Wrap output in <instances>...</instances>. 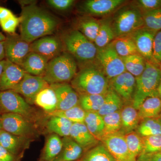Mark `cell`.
<instances>
[{"label": "cell", "instance_id": "f546056e", "mask_svg": "<svg viewBox=\"0 0 161 161\" xmlns=\"http://www.w3.org/2000/svg\"><path fill=\"white\" fill-rule=\"evenodd\" d=\"M100 21V26L98 35L94 42L98 49L103 48L115 39L109 19Z\"/></svg>", "mask_w": 161, "mask_h": 161}, {"label": "cell", "instance_id": "7a4b0ae2", "mask_svg": "<svg viewBox=\"0 0 161 161\" xmlns=\"http://www.w3.org/2000/svg\"><path fill=\"white\" fill-rule=\"evenodd\" d=\"M71 84L78 95H105L110 88L109 80L95 62L81 67Z\"/></svg>", "mask_w": 161, "mask_h": 161}, {"label": "cell", "instance_id": "816d5d0a", "mask_svg": "<svg viewBox=\"0 0 161 161\" xmlns=\"http://www.w3.org/2000/svg\"><path fill=\"white\" fill-rule=\"evenodd\" d=\"M158 97L161 99V79L158 88Z\"/></svg>", "mask_w": 161, "mask_h": 161}, {"label": "cell", "instance_id": "74e56055", "mask_svg": "<svg viewBox=\"0 0 161 161\" xmlns=\"http://www.w3.org/2000/svg\"><path fill=\"white\" fill-rule=\"evenodd\" d=\"M125 137L130 154L132 158L136 161L139 156L142 153V137L134 131L125 134Z\"/></svg>", "mask_w": 161, "mask_h": 161}, {"label": "cell", "instance_id": "c3c4849f", "mask_svg": "<svg viewBox=\"0 0 161 161\" xmlns=\"http://www.w3.org/2000/svg\"><path fill=\"white\" fill-rule=\"evenodd\" d=\"M14 15L11 10L0 6V23Z\"/></svg>", "mask_w": 161, "mask_h": 161}, {"label": "cell", "instance_id": "680465c9", "mask_svg": "<svg viewBox=\"0 0 161 161\" xmlns=\"http://www.w3.org/2000/svg\"><path fill=\"white\" fill-rule=\"evenodd\" d=\"M80 161L79 160V161Z\"/></svg>", "mask_w": 161, "mask_h": 161}, {"label": "cell", "instance_id": "5bb4252c", "mask_svg": "<svg viewBox=\"0 0 161 161\" xmlns=\"http://www.w3.org/2000/svg\"><path fill=\"white\" fill-rule=\"evenodd\" d=\"M157 33L143 26L129 36L135 43L138 53L147 61L154 64L153 57V46Z\"/></svg>", "mask_w": 161, "mask_h": 161}, {"label": "cell", "instance_id": "836d02e7", "mask_svg": "<svg viewBox=\"0 0 161 161\" xmlns=\"http://www.w3.org/2000/svg\"><path fill=\"white\" fill-rule=\"evenodd\" d=\"M105 95L83 94L79 95V105L86 112H98L104 101Z\"/></svg>", "mask_w": 161, "mask_h": 161}, {"label": "cell", "instance_id": "4fadbf2b", "mask_svg": "<svg viewBox=\"0 0 161 161\" xmlns=\"http://www.w3.org/2000/svg\"><path fill=\"white\" fill-rule=\"evenodd\" d=\"M101 142L116 161H136L127 146L125 135L119 132L104 136Z\"/></svg>", "mask_w": 161, "mask_h": 161}, {"label": "cell", "instance_id": "7c38bea8", "mask_svg": "<svg viewBox=\"0 0 161 161\" xmlns=\"http://www.w3.org/2000/svg\"><path fill=\"white\" fill-rule=\"evenodd\" d=\"M63 48L61 39L53 36L43 37L30 44L31 52L37 53L48 60L61 54Z\"/></svg>", "mask_w": 161, "mask_h": 161}, {"label": "cell", "instance_id": "60d3db41", "mask_svg": "<svg viewBox=\"0 0 161 161\" xmlns=\"http://www.w3.org/2000/svg\"><path fill=\"white\" fill-rule=\"evenodd\" d=\"M143 149L142 153L161 152V135L142 137Z\"/></svg>", "mask_w": 161, "mask_h": 161}, {"label": "cell", "instance_id": "9c48e42d", "mask_svg": "<svg viewBox=\"0 0 161 161\" xmlns=\"http://www.w3.org/2000/svg\"><path fill=\"white\" fill-rule=\"evenodd\" d=\"M0 104L5 113L19 114L25 118L32 113L31 107L27 102L12 90L0 92Z\"/></svg>", "mask_w": 161, "mask_h": 161}, {"label": "cell", "instance_id": "83f0119b", "mask_svg": "<svg viewBox=\"0 0 161 161\" xmlns=\"http://www.w3.org/2000/svg\"><path fill=\"white\" fill-rule=\"evenodd\" d=\"M63 147L62 139L57 134L50 135L47 140L45 147L39 161H52L61 152Z\"/></svg>", "mask_w": 161, "mask_h": 161}, {"label": "cell", "instance_id": "bcb514c9", "mask_svg": "<svg viewBox=\"0 0 161 161\" xmlns=\"http://www.w3.org/2000/svg\"><path fill=\"white\" fill-rule=\"evenodd\" d=\"M136 161H161V152L142 153L139 156Z\"/></svg>", "mask_w": 161, "mask_h": 161}, {"label": "cell", "instance_id": "277c9868", "mask_svg": "<svg viewBox=\"0 0 161 161\" xmlns=\"http://www.w3.org/2000/svg\"><path fill=\"white\" fill-rule=\"evenodd\" d=\"M64 48L81 66L95 61L98 48L78 30H72L61 38Z\"/></svg>", "mask_w": 161, "mask_h": 161}, {"label": "cell", "instance_id": "ffe728a7", "mask_svg": "<svg viewBox=\"0 0 161 161\" xmlns=\"http://www.w3.org/2000/svg\"><path fill=\"white\" fill-rule=\"evenodd\" d=\"M49 61L47 58L37 53L30 52L20 67L27 74L42 77Z\"/></svg>", "mask_w": 161, "mask_h": 161}, {"label": "cell", "instance_id": "1f68e13d", "mask_svg": "<svg viewBox=\"0 0 161 161\" xmlns=\"http://www.w3.org/2000/svg\"><path fill=\"white\" fill-rule=\"evenodd\" d=\"M126 71L135 78L140 76L146 68L147 60L139 53L122 58Z\"/></svg>", "mask_w": 161, "mask_h": 161}, {"label": "cell", "instance_id": "f35d334b", "mask_svg": "<svg viewBox=\"0 0 161 161\" xmlns=\"http://www.w3.org/2000/svg\"><path fill=\"white\" fill-rule=\"evenodd\" d=\"M104 123V136L120 132L121 129L120 110L103 116Z\"/></svg>", "mask_w": 161, "mask_h": 161}, {"label": "cell", "instance_id": "ab89813d", "mask_svg": "<svg viewBox=\"0 0 161 161\" xmlns=\"http://www.w3.org/2000/svg\"><path fill=\"white\" fill-rule=\"evenodd\" d=\"M142 14L145 27L156 32L161 30V8Z\"/></svg>", "mask_w": 161, "mask_h": 161}, {"label": "cell", "instance_id": "5b68a950", "mask_svg": "<svg viewBox=\"0 0 161 161\" xmlns=\"http://www.w3.org/2000/svg\"><path fill=\"white\" fill-rule=\"evenodd\" d=\"M161 79V70L159 66L147 61L145 70L136 78V86L132 105L135 108L138 110L147 98L158 97V88Z\"/></svg>", "mask_w": 161, "mask_h": 161}, {"label": "cell", "instance_id": "f1b7e54d", "mask_svg": "<svg viewBox=\"0 0 161 161\" xmlns=\"http://www.w3.org/2000/svg\"><path fill=\"white\" fill-rule=\"evenodd\" d=\"M84 123L92 135L101 142L104 129L103 117L97 112H86Z\"/></svg>", "mask_w": 161, "mask_h": 161}, {"label": "cell", "instance_id": "cb8c5ba5", "mask_svg": "<svg viewBox=\"0 0 161 161\" xmlns=\"http://www.w3.org/2000/svg\"><path fill=\"white\" fill-rule=\"evenodd\" d=\"M161 112V99L158 97L147 98L138 109L140 120L159 117Z\"/></svg>", "mask_w": 161, "mask_h": 161}, {"label": "cell", "instance_id": "6f0895ef", "mask_svg": "<svg viewBox=\"0 0 161 161\" xmlns=\"http://www.w3.org/2000/svg\"><path fill=\"white\" fill-rule=\"evenodd\" d=\"M160 118H161V112L160 113Z\"/></svg>", "mask_w": 161, "mask_h": 161}, {"label": "cell", "instance_id": "681fc988", "mask_svg": "<svg viewBox=\"0 0 161 161\" xmlns=\"http://www.w3.org/2000/svg\"><path fill=\"white\" fill-rule=\"evenodd\" d=\"M5 58H6V53L4 41L0 42V61L4 60Z\"/></svg>", "mask_w": 161, "mask_h": 161}, {"label": "cell", "instance_id": "52a82bcc", "mask_svg": "<svg viewBox=\"0 0 161 161\" xmlns=\"http://www.w3.org/2000/svg\"><path fill=\"white\" fill-rule=\"evenodd\" d=\"M95 61L109 80L126 71L122 59L115 51L112 42L98 49Z\"/></svg>", "mask_w": 161, "mask_h": 161}, {"label": "cell", "instance_id": "7bdbcfd3", "mask_svg": "<svg viewBox=\"0 0 161 161\" xmlns=\"http://www.w3.org/2000/svg\"><path fill=\"white\" fill-rule=\"evenodd\" d=\"M19 23L20 18L17 17L14 15L9 19L0 23V25L4 31L9 34H14L16 29Z\"/></svg>", "mask_w": 161, "mask_h": 161}, {"label": "cell", "instance_id": "d6a6232c", "mask_svg": "<svg viewBox=\"0 0 161 161\" xmlns=\"http://www.w3.org/2000/svg\"><path fill=\"white\" fill-rule=\"evenodd\" d=\"M112 42L115 51L121 58L138 53L135 43L129 36L116 38Z\"/></svg>", "mask_w": 161, "mask_h": 161}, {"label": "cell", "instance_id": "6da1fadb", "mask_svg": "<svg viewBox=\"0 0 161 161\" xmlns=\"http://www.w3.org/2000/svg\"><path fill=\"white\" fill-rule=\"evenodd\" d=\"M20 19V36L29 43L53 34L59 24L56 18L35 3L23 6Z\"/></svg>", "mask_w": 161, "mask_h": 161}, {"label": "cell", "instance_id": "7402d4cb", "mask_svg": "<svg viewBox=\"0 0 161 161\" xmlns=\"http://www.w3.org/2000/svg\"><path fill=\"white\" fill-rule=\"evenodd\" d=\"M121 129L120 132L125 135L137 129L140 119L138 110L132 105L124 107L120 110Z\"/></svg>", "mask_w": 161, "mask_h": 161}, {"label": "cell", "instance_id": "ba28073f", "mask_svg": "<svg viewBox=\"0 0 161 161\" xmlns=\"http://www.w3.org/2000/svg\"><path fill=\"white\" fill-rule=\"evenodd\" d=\"M30 44L23 40L20 36L8 34L5 41L6 60L21 66L31 52Z\"/></svg>", "mask_w": 161, "mask_h": 161}, {"label": "cell", "instance_id": "603a6c76", "mask_svg": "<svg viewBox=\"0 0 161 161\" xmlns=\"http://www.w3.org/2000/svg\"><path fill=\"white\" fill-rule=\"evenodd\" d=\"M123 106V99L110 86L108 91L105 95L103 104L97 113L103 117L120 111L122 109Z\"/></svg>", "mask_w": 161, "mask_h": 161}, {"label": "cell", "instance_id": "e0dca14e", "mask_svg": "<svg viewBox=\"0 0 161 161\" xmlns=\"http://www.w3.org/2000/svg\"><path fill=\"white\" fill-rule=\"evenodd\" d=\"M110 86L122 98L129 101L132 100L135 93L136 78L126 71L109 80Z\"/></svg>", "mask_w": 161, "mask_h": 161}, {"label": "cell", "instance_id": "3957f363", "mask_svg": "<svg viewBox=\"0 0 161 161\" xmlns=\"http://www.w3.org/2000/svg\"><path fill=\"white\" fill-rule=\"evenodd\" d=\"M109 21L115 39L130 36L144 26L142 14L134 3L121 6Z\"/></svg>", "mask_w": 161, "mask_h": 161}, {"label": "cell", "instance_id": "8fae6325", "mask_svg": "<svg viewBox=\"0 0 161 161\" xmlns=\"http://www.w3.org/2000/svg\"><path fill=\"white\" fill-rule=\"evenodd\" d=\"M49 84L40 76L26 73L20 83L12 91L23 95L29 102L34 103L37 95Z\"/></svg>", "mask_w": 161, "mask_h": 161}, {"label": "cell", "instance_id": "2e32d148", "mask_svg": "<svg viewBox=\"0 0 161 161\" xmlns=\"http://www.w3.org/2000/svg\"><path fill=\"white\" fill-rule=\"evenodd\" d=\"M49 86L57 97V110H68L79 104V95L71 85L62 83L50 85Z\"/></svg>", "mask_w": 161, "mask_h": 161}, {"label": "cell", "instance_id": "30bf717a", "mask_svg": "<svg viewBox=\"0 0 161 161\" xmlns=\"http://www.w3.org/2000/svg\"><path fill=\"white\" fill-rule=\"evenodd\" d=\"M125 3L124 0H87L80 5L79 10L88 16H105L114 12Z\"/></svg>", "mask_w": 161, "mask_h": 161}, {"label": "cell", "instance_id": "11a10c76", "mask_svg": "<svg viewBox=\"0 0 161 161\" xmlns=\"http://www.w3.org/2000/svg\"><path fill=\"white\" fill-rule=\"evenodd\" d=\"M3 127H2V121H1V115H0V132H2L3 130Z\"/></svg>", "mask_w": 161, "mask_h": 161}, {"label": "cell", "instance_id": "b9f144b4", "mask_svg": "<svg viewBox=\"0 0 161 161\" xmlns=\"http://www.w3.org/2000/svg\"><path fill=\"white\" fill-rule=\"evenodd\" d=\"M133 3L142 14L161 8V0H138Z\"/></svg>", "mask_w": 161, "mask_h": 161}, {"label": "cell", "instance_id": "f907efd6", "mask_svg": "<svg viewBox=\"0 0 161 161\" xmlns=\"http://www.w3.org/2000/svg\"><path fill=\"white\" fill-rule=\"evenodd\" d=\"M6 60H4L0 61V80H1V78H2L3 72L4 71V68H5V65H6Z\"/></svg>", "mask_w": 161, "mask_h": 161}, {"label": "cell", "instance_id": "8992f818", "mask_svg": "<svg viewBox=\"0 0 161 161\" xmlns=\"http://www.w3.org/2000/svg\"><path fill=\"white\" fill-rule=\"evenodd\" d=\"M77 61L67 52H63L48 61L42 78L50 85L67 83L77 73Z\"/></svg>", "mask_w": 161, "mask_h": 161}, {"label": "cell", "instance_id": "d590c367", "mask_svg": "<svg viewBox=\"0 0 161 161\" xmlns=\"http://www.w3.org/2000/svg\"><path fill=\"white\" fill-rule=\"evenodd\" d=\"M142 137L161 135V118L160 116L142 120L137 129Z\"/></svg>", "mask_w": 161, "mask_h": 161}, {"label": "cell", "instance_id": "d4e9b609", "mask_svg": "<svg viewBox=\"0 0 161 161\" xmlns=\"http://www.w3.org/2000/svg\"><path fill=\"white\" fill-rule=\"evenodd\" d=\"M100 24V21L92 17L86 16L78 20L77 30L94 43L98 35Z\"/></svg>", "mask_w": 161, "mask_h": 161}, {"label": "cell", "instance_id": "7dc6e473", "mask_svg": "<svg viewBox=\"0 0 161 161\" xmlns=\"http://www.w3.org/2000/svg\"><path fill=\"white\" fill-rule=\"evenodd\" d=\"M19 157L12 154L0 145V161H19Z\"/></svg>", "mask_w": 161, "mask_h": 161}, {"label": "cell", "instance_id": "e575fe53", "mask_svg": "<svg viewBox=\"0 0 161 161\" xmlns=\"http://www.w3.org/2000/svg\"><path fill=\"white\" fill-rule=\"evenodd\" d=\"M80 161H116L102 143L88 150Z\"/></svg>", "mask_w": 161, "mask_h": 161}, {"label": "cell", "instance_id": "f5cc1de1", "mask_svg": "<svg viewBox=\"0 0 161 161\" xmlns=\"http://www.w3.org/2000/svg\"><path fill=\"white\" fill-rule=\"evenodd\" d=\"M6 39V37L0 32V42L5 41Z\"/></svg>", "mask_w": 161, "mask_h": 161}, {"label": "cell", "instance_id": "484cf974", "mask_svg": "<svg viewBox=\"0 0 161 161\" xmlns=\"http://www.w3.org/2000/svg\"><path fill=\"white\" fill-rule=\"evenodd\" d=\"M25 137L18 136L4 130L0 132V145L16 156H20Z\"/></svg>", "mask_w": 161, "mask_h": 161}, {"label": "cell", "instance_id": "f6af8a7d", "mask_svg": "<svg viewBox=\"0 0 161 161\" xmlns=\"http://www.w3.org/2000/svg\"><path fill=\"white\" fill-rule=\"evenodd\" d=\"M47 4L59 11H66L71 8L75 1L73 0H48Z\"/></svg>", "mask_w": 161, "mask_h": 161}, {"label": "cell", "instance_id": "db71d44e", "mask_svg": "<svg viewBox=\"0 0 161 161\" xmlns=\"http://www.w3.org/2000/svg\"><path fill=\"white\" fill-rule=\"evenodd\" d=\"M4 113H5V112H4L3 108H2V106H1V104H0V115H2V114Z\"/></svg>", "mask_w": 161, "mask_h": 161}, {"label": "cell", "instance_id": "4316f807", "mask_svg": "<svg viewBox=\"0 0 161 161\" xmlns=\"http://www.w3.org/2000/svg\"><path fill=\"white\" fill-rule=\"evenodd\" d=\"M34 103L48 114L57 110V97L54 91L50 86L42 90L37 95Z\"/></svg>", "mask_w": 161, "mask_h": 161}, {"label": "cell", "instance_id": "4dcf8cb0", "mask_svg": "<svg viewBox=\"0 0 161 161\" xmlns=\"http://www.w3.org/2000/svg\"><path fill=\"white\" fill-rule=\"evenodd\" d=\"M51 117L47 124L48 131L63 137L69 136L70 131L73 123L63 117Z\"/></svg>", "mask_w": 161, "mask_h": 161}, {"label": "cell", "instance_id": "ee69618b", "mask_svg": "<svg viewBox=\"0 0 161 161\" xmlns=\"http://www.w3.org/2000/svg\"><path fill=\"white\" fill-rule=\"evenodd\" d=\"M153 57L155 64L159 66L161 63V30L157 33L153 40Z\"/></svg>", "mask_w": 161, "mask_h": 161}, {"label": "cell", "instance_id": "9a60e30c", "mask_svg": "<svg viewBox=\"0 0 161 161\" xmlns=\"http://www.w3.org/2000/svg\"><path fill=\"white\" fill-rule=\"evenodd\" d=\"M3 130L18 136L25 137L32 132L31 124L19 114L4 113L1 115Z\"/></svg>", "mask_w": 161, "mask_h": 161}, {"label": "cell", "instance_id": "8d00e7d4", "mask_svg": "<svg viewBox=\"0 0 161 161\" xmlns=\"http://www.w3.org/2000/svg\"><path fill=\"white\" fill-rule=\"evenodd\" d=\"M86 114V112L78 104L68 110H56L49 115L66 118L73 123H84Z\"/></svg>", "mask_w": 161, "mask_h": 161}, {"label": "cell", "instance_id": "44dd1931", "mask_svg": "<svg viewBox=\"0 0 161 161\" xmlns=\"http://www.w3.org/2000/svg\"><path fill=\"white\" fill-rule=\"evenodd\" d=\"M63 147L59 155L52 161H79L85 153L83 149L70 136L62 139Z\"/></svg>", "mask_w": 161, "mask_h": 161}, {"label": "cell", "instance_id": "d6986e66", "mask_svg": "<svg viewBox=\"0 0 161 161\" xmlns=\"http://www.w3.org/2000/svg\"><path fill=\"white\" fill-rule=\"evenodd\" d=\"M69 136L83 149L85 153L100 142L90 132L84 123H73Z\"/></svg>", "mask_w": 161, "mask_h": 161}, {"label": "cell", "instance_id": "ac0fdd59", "mask_svg": "<svg viewBox=\"0 0 161 161\" xmlns=\"http://www.w3.org/2000/svg\"><path fill=\"white\" fill-rule=\"evenodd\" d=\"M6 60L0 80V92L13 90L20 83L26 73L21 67Z\"/></svg>", "mask_w": 161, "mask_h": 161}, {"label": "cell", "instance_id": "9f6ffc18", "mask_svg": "<svg viewBox=\"0 0 161 161\" xmlns=\"http://www.w3.org/2000/svg\"><path fill=\"white\" fill-rule=\"evenodd\" d=\"M159 68L161 70V63L160 64L159 66Z\"/></svg>", "mask_w": 161, "mask_h": 161}]
</instances>
